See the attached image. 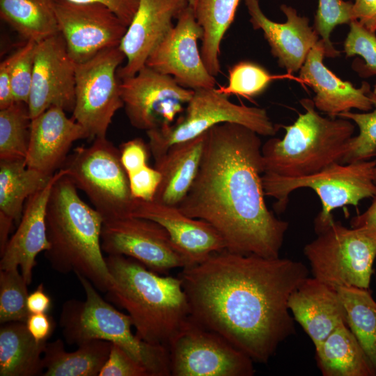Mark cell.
I'll return each instance as SVG.
<instances>
[{"label": "cell", "instance_id": "6da1fadb", "mask_svg": "<svg viewBox=\"0 0 376 376\" xmlns=\"http://www.w3.org/2000/svg\"><path fill=\"white\" fill-rule=\"evenodd\" d=\"M308 273L300 261L224 249L183 267L178 277L194 321L266 363L295 334L288 302Z\"/></svg>", "mask_w": 376, "mask_h": 376}, {"label": "cell", "instance_id": "7a4b0ae2", "mask_svg": "<svg viewBox=\"0 0 376 376\" xmlns=\"http://www.w3.org/2000/svg\"><path fill=\"white\" fill-rule=\"evenodd\" d=\"M259 136L234 123L208 130L197 175L178 207L210 224L226 250L278 258L289 223L278 219L265 203Z\"/></svg>", "mask_w": 376, "mask_h": 376}, {"label": "cell", "instance_id": "3957f363", "mask_svg": "<svg viewBox=\"0 0 376 376\" xmlns=\"http://www.w3.org/2000/svg\"><path fill=\"white\" fill-rule=\"evenodd\" d=\"M105 258L112 278L107 299L127 312L139 338L169 350L191 317L181 279L161 276L125 256Z\"/></svg>", "mask_w": 376, "mask_h": 376}, {"label": "cell", "instance_id": "277c9868", "mask_svg": "<svg viewBox=\"0 0 376 376\" xmlns=\"http://www.w3.org/2000/svg\"><path fill=\"white\" fill-rule=\"evenodd\" d=\"M77 189L66 171L52 187L46 209L49 249L45 257L56 272L80 274L107 292L112 278L101 246L104 219Z\"/></svg>", "mask_w": 376, "mask_h": 376}, {"label": "cell", "instance_id": "5b68a950", "mask_svg": "<svg viewBox=\"0 0 376 376\" xmlns=\"http://www.w3.org/2000/svg\"><path fill=\"white\" fill-rule=\"evenodd\" d=\"M300 103L305 111L290 125L282 126L283 139L270 138L261 148L264 173L301 178L341 162L355 126L351 120L322 117L312 100Z\"/></svg>", "mask_w": 376, "mask_h": 376}, {"label": "cell", "instance_id": "8992f818", "mask_svg": "<svg viewBox=\"0 0 376 376\" xmlns=\"http://www.w3.org/2000/svg\"><path fill=\"white\" fill-rule=\"evenodd\" d=\"M75 275L86 297L84 301L68 299L62 306L59 325L65 341L77 346L92 340L109 341L144 365L151 376L171 375L169 350L134 334L130 315L104 299L88 279L80 274Z\"/></svg>", "mask_w": 376, "mask_h": 376}, {"label": "cell", "instance_id": "52a82bcc", "mask_svg": "<svg viewBox=\"0 0 376 376\" xmlns=\"http://www.w3.org/2000/svg\"><path fill=\"white\" fill-rule=\"evenodd\" d=\"M376 160L347 164L334 163L322 170L301 178H284L263 173V185L266 196L276 199L275 210H285L292 191L299 188L312 189L318 194L322 210L315 219L316 233L334 219L332 210L353 205L376 196L374 171Z\"/></svg>", "mask_w": 376, "mask_h": 376}, {"label": "cell", "instance_id": "ba28073f", "mask_svg": "<svg viewBox=\"0 0 376 376\" xmlns=\"http://www.w3.org/2000/svg\"><path fill=\"white\" fill-rule=\"evenodd\" d=\"M305 245L313 277L334 289L354 286L369 289L376 258V240L359 228L334 219Z\"/></svg>", "mask_w": 376, "mask_h": 376}, {"label": "cell", "instance_id": "9c48e42d", "mask_svg": "<svg viewBox=\"0 0 376 376\" xmlns=\"http://www.w3.org/2000/svg\"><path fill=\"white\" fill-rule=\"evenodd\" d=\"M77 189L83 191L104 221L131 216L134 198L120 150L107 137L77 147L63 167Z\"/></svg>", "mask_w": 376, "mask_h": 376}, {"label": "cell", "instance_id": "30bf717a", "mask_svg": "<svg viewBox=\"0 0 376 376\" xmlns=\"http://www.w3.org/2000/svg\"><path fill=\"white\" fill-rule=\"evenodd\" d=\"M223 123L240 124L265 136L277 131L265 109L233 103L215 88H199L194 90L185 113L173 123L146 132L150 153L155 160L172 145L194 139Z\"/></svg>", "mask_w": 376, "mask_h": 376}, {"label": "cell", "instance_id": "8fae6325", "mask_svg": "<svg viewBox=\"0 0 376 376\" xmlns=\"http://www.w3.org/2000/svg\"><path fill=\"white\" fill-rule=\"evenodd\" d=\"M125 56L118 47L75 63L72 118L89 139L105 137L115 113L124 106L117 71Z\"/></svg>", "mask_w": 376, "mask_h": 376}, {"label": "cell", "instance_id": "7c38bea8", "mask_svg": "<svg viewBox=\"0 0 376 376\" xmlns=\"http://www.w3.org/2000/svg\"><path fill=\"white\" fill-rule=\"evenodd\" d=\"M171 375L252 376L253 361L191 317L169 347Z\"/></svg>", "mask_w": 376, "mask_h": 376}, {"label": "cell", "instance_id": "4fadbf2b", "mask_svg": "<svg viewBox=\"0 0 376 376\" xmlns=\"http://www.w3.org/2000/svg\"><path fill=\"white\" fill-rule=\"evenodd\" d=\"M121 97L130 124L146 132L169 125L181 114L194 90L146 65L120 79Z\"/></svg>", "mask_w": 376, "mask_h": 376}, {"label": "cell", "instance_id": "5bb4252c", "mask_svg": "<svg viewBox=\"0 0 376 376\" xmlns=\"http://www.w3.org/2000/svg\"><path fill=\"white\" fill-rule=\"evenodd\" d=\"M101 246L108 255L132 258L157 274L189 265L165 228L144 218L129 216L104 221Z\"/></svg>", "mask_w": 376, "mask_h": 376}, {"label": "cell", "instance_id": "9a60e30c", "mask_svg": "<svg viewBox=\"0 0 376 376\" xmlns=\"http://www.w3.org/2000/svg\"><path fill=\"white\" fill-rule=\"evenodd\" d=\"M59 33L75 63L119 47L127 26L108 7L99 3H77L51 0Z\"/></svg>", "mask_w": 376, "mask_h": 376}, {"label": "cell", "instance_id": "2e32d148", "mask_svg": "<svg viewBox=\"0 0 376 376\" xmlns=\"http://www.w3.org/2000/svg\"><path fill=\"white\" fill-rule=\"evenodd\" d=\"M203 29L189 5L148 56L146 65L173 77L182 87L196 90L215 88L216 79L207 71L198 47Z\"/></svg>", "mask_w": 376, "mask_h": 376}, {"label": "cell", "instance_id": "e0dca14e", "mask_svg": "<svg viewBox=\"0 0 376 376\" xmlns=\"http://www.w3.org/2000/svg\"><path fill=\"white\" fill-rule=\"evenodd\" d=\"M75 65L60 33L37 44L28 102L31 118L52 107L73 111Z\"/></svg>", "mask_w": 376, "mask_h": 376}, {"label": "cell", "instance_id": "ac0fdd59", "mask_svg": "<svg viewBox=\"0 0 376 376\" xmlns=\"http://www.w3.org/2000/svg\"><path fill=\"white\" fill-rule=\"evenodd\" d=\"M189 0H139L136 13L127 26L119 48L126 64L117 71L120 79L135 75L178 19Z\"/></svg>", "mask_w": 376, "mask_h": 376}, {"label": "cell", "instance_id": "d6986e66", "mask_svg": "<svg viewBox=\"0 0 376 376\" xmlns=\"http://www.w3.org/2000/svg\"><path fill=\"white\" fill-rule=\"evenodd\" d=\"M131 216L152 220L164 228L189 265L226 249L224 239L210 224L185 214L177 206L135 198Z\"/></svg>", "mask_w": 376, "mask_h": 376}, {"label": "cell", "instance_id": "ffe728a7", "mask_svg": "<svg viewBox=\"0 0 376 376\" xmlns=\"http://www.w3.org/2000/svg\"><path fill=\"white\" fill-rule=\"evenodd\" d=\"M244 1L253 28L263 31L279 65L289 73L300 70L309 52L320 40L319 35L309 25L308 18L299 15L292 6L282 4L280 9L286 22H274L263 13L258 0Z\"/></svg>", "mask_w": 376, "mask_h": 376}, {"label": "cell", "instance_id": "44dd1931", "mask_svg": "<svg viewBox=\"0 0 376 376\" xmlns=\"http://www.w3.org/2000/svg\"><path fill=\"white\" fill-rule=\"evenodd\" d=\"M84 139L89 136L79 123L52 107L31 118L26 166L52 176L63 167L73 143Z\"/></svg>", "mask_w": 376, "mask_h": 376}, {"label": "cell", "instance_id": "7402d4cb", "mask_svg": "<svg viewBox=\"0 0 376 376\" xmlns=\"http://www.w3.org/2000/svg\"><path fill=\"white\" fill-rule=\"evenodd\" d=\"M65 173L63 169L58 170L47 186L27 199L18 227L1 256L0 269L19 267L28 285L32 282L37 256L49 249L46 228L47 205L54 182Z\"/></svg>", "mask_w": 376, "mask_h": 376}, {"label": "cell", "instance_id": "603a6c76", "mask_svg": "<svg viewBox=\"0 0 376 376\" xmlns=\"http://www.w3.org/2000/svg\"><path fill=\"white\" fill-rule=\"evenodd\" d=\"M324 47L320 40L311 49L299 71L300 79L315 92V108L331 117L357 109L368 111L373 108L368 96L370 86L363 82L360 88L343 81L328 69L323 63Z\"/></svg>", "mask_w": 376, "mask_h": 376}, {"label": "cell", "instance_id": "cb8c5ba5", "mask_svg": "<svg viewBox=\"0 0 376 376\" xmlns=\"http://www.w3.org/2000/svg\"><path fill=\"white\" fill-rule=\"evenodd\" d=\"M288 305L315 347L341 324L347 325L337 290L314 277H307L292 292Z\"/></svg>", "mask_w": 376, "mask_h": 376}, {"label": "cell", "instance_id": "d4e9b609", "mask_svg": "<svg viewBox=\"0 0 376 376\" xmlns=\"http://www.w3.org/2000/svg\"><path fill=\"white\" fill-rule=\"evenodd\" d=\"M205 134L172 145L155 160L162 180L153 201L178 206L189 192L197 175L203 156Z\"/></svg>", "mask_w": 376, "mask_h": 376}, {"label": "cell", "instance_id": "484cf974", "mask_svg": "<svg viewBox=\"0 0 376 376\" xmlns=\"http://www.w3.org/2000/svg\"><path fill=\"white\" fill-rule=\"evenodd\" d=\"M323 376H376L373 364L346 324H341L315 347Z\"/></svg>", "mask_w": 376, "mask_h": 376}, {"label": "cell", "instance_id": "4316f807", "mask_svg": "<svg viewBox=\"0 0 376 376\" xmlns=\"http://www.w3.org/2000/svg\"><path fill=\"white\" fill-rule=\"evenodd\" d=\"M47 341L38 342L26 323L10 322L0 328V375H43V353Z\"/></svg>", "mask_w": 376, "mask_h": 376}, {"label": "cell", "instance_id": "83f0119b", "mask_svg": "<svg viewBox=\"0 0 376 376\" xmlns=\"http://www.w3.org/2000/svg\"><path fill=\"white\" fill-rule=\"evenodd\" d=\"M111 346L109 341L92 340L81 344L74 352H68L61 338L47 343L42 376H99Z\"/></svg>", "mask_w": 376, "mask_h": 376}, {"label": "cell", "instance_id": "f1b7e54d", "mask_svg": "<svg viewBox=\"0 0 376 376\" xmlns=\"http://www.w3.org/2000/svg\"><path fill=\"white\" fill-rule=\"evenodd\" d=\"M53 175L28 167L23 158L0 159V212L19 223L27 199Z\"/></svg>", "mask_w": 376, "mask_h": 376}, {"label": "cell", "instance_id": "f546056e", "mask_svg": "<svg viewBox=\"0 0 376 376\" xmlns=\"http://www.w3.org/2000/svg\"><path fill=\"white\" fill-rule=\"evenodd\" d=\"M240 1L198 0L194 8L196 19L203 29L201 57L214 77L220 72V45L234 20Z\"/></svg>", "mask_w": 376, "mask_h": 376}, {"label": "cell", "instance_id": "4dcf8cb0", "mask_svg": "<svg viewBox=\"0 0 376 376\" xmlns=\"http://www.w3.org/2000/svg\"><path fill=\"white\" fill-rule=\"evenodd\" d=\"M0 17L26 41L38 43L59 33L51 0H0Z\"/></svg>", "mask_w": 376, "mask_h": 376}, {"label": "cell", "instance_id": "1f68e13d", "mask_svg": "<svg viewBox=\"0 0 376 376\" xmlns=\"http://www.w3.org/2000/svg\"><path fill=\"white\" fill-rule=\"evenodd\" d=\"M337 291L345 310L347 326L376 373V301L368 289L345 286Z\"/></svg>", "mask_w": 376, "mask_h": 376}, {"label": "cell", "instance_id": "d6a6232c", "mask_svg": "<svg viewBox=\"0 0 376 376\" xmlns=\"http://www.w3.org/2000/svg\"><path fill=\"white\" fill-rule=\"evenodd\" d=\"M31 123L28 104L25 102H15L0 109V159L26 158Z\"/></svg>", "mask_w": 376, "mask_h": 376}, {"label": "cell", "instance_id": "836d02e7", "mask_svg": "<svg viewBox=\"0 0 376 376\" xmlns=\"http://www.w3.org/2000/svg\"><path fill=\"white\" fill-rule=\"evenodd\" d=\"M368 96L373 110L367 113L346 111L338 116L353 121L359 127V134L348 141L341 164L368 161L376 156V95L371 91Z\"/></svg>", "mask_w": 376, "mask_h": 376}, {"label": "cell", "instance_id": "e575fe53", "mask_svg": "<svg viewBox=\"0 0 376 376\" xmlns=\"http://www.w3.org/2000/svg\"><path fill=\"white\" fill-rule=\"evenodd\" d=\"M27 283L19 268L0 269V323L26 322L30 313L27 307Z\"/></svg>", "mask_w": 376, "mask_h": 376}, {"label": "cell", "instance_id": "d590c367", "mask_svg": "<svg viewBox=\"0 0 376 376\" xmlns=\"http://www.w3.org/2000/svg\"><path fill=\"white\" fill-rule=\"evenodd\" d=\"M277 77L258 63L244 61L230 68L228 84L217 89L228 97L236 95L250 100L265 92Z\"/></svg>", "mask_w": 376, "mask_h": 376}, {"label": "cell", "instance_id": "8d00e7d4", "mask_svg": "<svg viewBox=\"0 0 376 376\" xmlns=\"http://www.w3.org/2000/svg\"><path fill=\"white\" fill-rule=\"evenodd\" d=\"M350 31L344 42V52L347 57L359 55L364 63H353V68L361 77L376 75V35L357 20L349 24Z\"/></svg>", "mask_w": 376, "mask_h": 376}, {"label": "cell", "instance_id": "74e56055", "mask_svg": "<svg viewBox=\"0 0 376 376\" xmlns=\"http://www.w3.org/2000/svg\"><path fill=\"white\" fill-rule=\"evenodd\" d=\"M356 20L353 3L344 0H318L314 29L326 45H331L330 34L338 25Z\"/></svg>", "mask_w": 376, "mask_h": 376}, {"label": "cell", "instance_id": "f35d334b", "mask_svg": "<svg viewBox=\"0 0 376 376\" xmlns=\"http://www.w3.org/2000/svg\"><path fill=\"white\" fill-rule=\"evenodd\" d=\"M37 42L26 41L20 47L19 54L11 74V90L15 102L28 104L33 74Z\"/></svg>", "mask_w": 376, "mask_h": 376}, {"label": "cell", "instance_id": "ab89813d", "mask_svg": "<svg viewBox=\"0 0 376 376\" xmlns=\"http://www.w3.org/2000/svg\"><path fill=\"white\" fill-rule=\"evenodd\" d=\"M99 376H151L148 368L120 346L113 344Z\"/></svg>", "mask_w": 376, "mask_h": 376}, {"label": "cell", "instance_id": "60d3db41", "mask_svg": "<svg viewBox=\"0 0 376 376\" xmlns=\"http://www.w3.org/2000/svg\"><path fill=\"white\" fill-rule=\"evenodd\" d=\"M128 178L132 196L136 199L150 201L154 199L162 175L155 167L146 165L128 175Z\"/></svg>", "mask_w": 376, "mask_h": 376}, {"label": "cell", "instance_id": "b9f144b4", "mask_svg": "<svg viewBox=\"0 0 376 376\" xmlns=\"http://www.w3.org/2000/svg\"><path fill=\"white\" fill-rule=\"evenodd\" d=\"M119 150L121 163L127 175L148 165L150 150L142 139L135 138L123 143Z\"/></svg>", "mask_w": 376, "mask_h": 376}, {"label": "cell", "instance_id": "7bdbcfd3", "mask_svg": "<svg viewBox=\"0 0 376 376\" xmlns=\"http://www.w3.org/2000/svg\"><path fill=\"white\" fill-rule=\"evenodd\" d=\"M19 52L20 47L0 63V109L15 102L11 90V74Z\"/></svg>", "mask_w": 376, "mask_h": 376}, {"label": "cell", "instance_id": "ee69618b", "mask_svg": "<svg viewBox=\"0 0 376 376\" xmlns=\"http://www.w3.org/2000/svg\"><path fill=\"white\" fill-rule=\"evenodd\" d=\"M77 3H99L111 9L128 26L134 17L139 0H68Z\"/></svg>", "mask_w": 376, "mask_h": 376}, {"label": "cell", "instance_id": "f6af8a7d", "mask_svg": "<svg viewBox=\"0 0 376 376\" xmlns=\"http://www.w3.org/2000/svg\"><path fill=\"white\" fill-rule=\"evenodd\" d=\"M25 323L29 333L38 342L47 341L55 328L53 318L47 313H30Z\"/></svg>", "mask_w": 376, "mask_h": 376}, {"label": "cell", "instance_id": "bcb514c9", "mask_svg": "<svg viewBox=\"0 0 376 376\" xmlns=\"http://www.w3.org/2000/svg\"><path fill=\"white\" fill-rule=\"evenodd\" d=\"M352 3L356 20L376 33V0H354Z\"/></svg>", "mask_w": 376, "mask_h": 376}, {"label": "cell", "instance_id": "7dc6e473", "mask_svg": "<svg viewBox=\"0 0 376 376\" xmlns=\"http://www.w3.org/2000/svg\"><path fill=\"white\" fill-rule=\"evenodd\" d=\"M373 199L370 205L363 213L352 218L350 226L364 230L376 240V196Z\"/></svg>", "mask_w": 376, "mask_h": 376}, {"label": "cell", "instance_id": "c3c4849f", "mask_svg": "<svg viewBox=\"0 0 376 376\" xmlns=\"http://www.w3.org/2000/svg\"><path fill=\"white\" fill-rule=\"evenodd\" d=\"M52 306V300L45 292L43 283L29 295L27 307L30 313H47Z\"/></svg>", "mask_w": 376, "mask_h": 376}, {"label": "cell", "instance_id": "681fc988", "mask_svg": "<svg viewBox=\"0 0 376 376\" xmlns=\"http://www.w3.org/2000/svg\"><path fill=\"white\" fill-rule=\"evenodd\" d=\"M13 222L12 218L0 212V256L4 252L10 240L8 236Z\"/></svg>", "mask_w": 376, "mask_h": 376}, {"label": "cell", "instance_id": "f907efd6", "mask_svg": "<svg viewBox=\"0 0 376 376\" xmlns=\"http://www.w3.org/2000/svg\"><path fill=\"white\" fill-rule=\"evenodd\" d=\"M198 0H189V6L194 10Z\"/></svg>", "mask_w": 376, "mask_h": 376}, {"label": "cell", "instance_id": "816d5d0a", "mask_svg": "<svg viewBox=\"0 0 376 376\" xmlns=\"http://www.w3.org/2000/svg\"><path fill=\"white\" fill-rule=\"evenodd\" d=\"M374 180H375V182L376 184V166H375V171H374Z\"/></svg>", "mask_w": 376, "mask_h": 376}, {"label": "cell", "instance_id": "f5cc1de1", "mask_svg": "<svg viewBox=\"0 0 376 376\" xmlns=\"http://www.w3.org/2000/svg\"><path fill=\"white\" fill-rule=\"evenodd\" d=\"M373 93L374 94L376 95V83H375V86H374V88H373Z\"/></svg>", "mask_w": 376, "mask_h": 376}]
</instances>
